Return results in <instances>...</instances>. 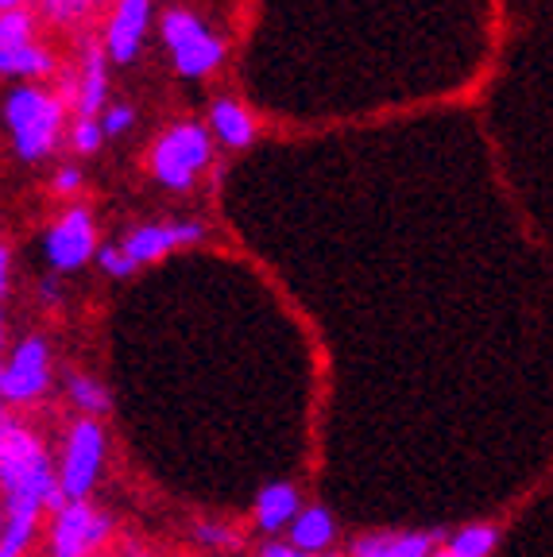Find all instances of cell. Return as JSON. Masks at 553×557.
Segmentation results:
<instances>
[{
  "label": "cell",
  "instance_id": "obj_1",
  "mask_svg": "<svg viewBox=\"0 0 553 557\" xmlns=\"http://www.w3.org/2000/svg\"><path fill=\"white\" fill-rule=\"evenodd\" d=\"M66 94L39 86V82H20L9 89L0 116H4V132L12 139L20 163H47L54 151L66 144V128L74 121Z\"/></svg>",
  "mask_w": 553,
  "mask_h": 557
},
{
  "label": "cell",
  "instance_id": "obj_2",
  "mask_svg": "<svg viewBox=\"0 0 553 557\" xmlns=\"http://www.w3.org/2000/svg\"><path fill=\"white\" fill-rule=\"evenodd\" d=\"M209 163H213V132L198 121H174L171 128L159 132L147 151V174L171 194L194 190Z\"/></svg>",
  "mask_w": 553,
  "mask_h": 557
},
{
  "label": "cell",
  "instance_id": "obj_3",
  "mask_svg": "<svg viewBox=\"0 0 553 557\" xmlns=\"http://www.w3.org/2000/svg\"><path fill=\"white\" fill-rule=\"evenodd\" d=\"M159 39H163L167 54H171V66L179 78L186 82H201L209 74L221 70L225 62V44H221V35L198 16V12L182 9H167L159 16Z\"/></svg>",
  "mask_w": 553,
  "mask_h": 557
},
{
  "label": "cell",
  "instance_id": "obj_4",
  "mask_svg": "<svg viewBox=\"0 0 553 557\" xmlns=\"http://www.w3.org/2000/svg\"><path fill=\"white\" fill-rule=\"evenodd\" d=\"M54 70V54L39 39V12L27 4L0 12V78L44 82Z\"/></svg>",
  "mask_w": 553,
  "mask_h": 557
},
{
  "label": "cell",
  "instance_id": "obj_5",
  "mask_svg": "<svg viewBox=\"0 0 553 557\" xmlns=\"http://www.w3.org/2000/svg\"><path fill=\"white\" fill-rule=\"evenodd\" d=\"M105 457H109V434H105L101 418L82 414L70 426L59 457V487L66 499H89L94 487L101 484Z\"/></svg>",
  "mask_w": 553,
  "mask_h": 557
},
{
  "label": "cell",
  "instance_id": "obj_6",
  "mask_svg": "<svg viewBox=\"0 0 553 557\" xmlns=\"http://www.w3.org/2000/svg\"><path fill=\"white\" fill-rule=\"evenodd\" d=\"M54 383L51 345L39 333L16 341V345L0 357V399L4 407H32L39 403Z\"/></svg>",
  "mask_w": 553,
  "mask_h": 557
},
{
  "label": "cell",
  "instance_id": "obj_7",
  "mask_svg": "<svg viewBox=\"0 0 553 557\" xmlns=\"http://www.w3.org/2000/svg\"><path fill=\"white\" fill-rule=\"evenodd\" d=\"M113 539V519L94 499H66L47 527V557H97Z\"/></svg>",
  "mask_w": 553,
  "mask_h": 557
},
{
  "label": "cell",
  "instance_id": "obj_8",
  "mask_svg": "<svg viewBox=\"0 0 553 557\" xmlns=\"http://www.w3.org/2000/svg\"><path fill=\"white\" fill-rule=\"evenodd\" d=\"M97 225L89 206H70L66 213H59L51 228L44 236V256L51 263V271L59 275H70V271H82L89 260H97Z\"/></svg>",
  "mask_w": 553,
  "mask_h": 557
},
{
  "label": "cell",
  "instance_id": "obj_9",
  "mask_svg": "<svg viewBox=\"0 0 553 557\" xmlns=\"http://www.w3.org/2000/svg\"><path fill=\"white\" fill-rule=\"evenodd\" d=\"M151 20H156V4H151V0H113L109 20H105V35H101L109 62L132 66L147 44Z\"/></svg>",
  "mask_w": 553,
  "mask_h": 557
},
{
  "label": "cell",
  "instance_id": "obj_10",
  "mask_svg": "<svg viewBox=\"0 0 553 557\" xmlns=\"http://www.w3.org/2000/svg\"><path fill=\"white\" fill-rule=\"evenodd\" d=\"M206 240V225L201 221H151V225H136L121 240L124 256H128L136 268L167 260L179 248H191V244Z\"/></svg>",
  "mask_w": 553,
  "mask_h": 557
},
{
  "label": "cell",
  "instance_id": "obj_11",
  "mask_svg": "<svg viewBox=\"0 0 553 557\" xmlns=\"http://www.w3.org/2000/svg\"><path fill=\"white\" fill-rule=\"evenodd\" d=\"M109 66H113V62L105 54V44L89 39V44L82 47L78 74L66 78V86H62L74 116H101L105 109H109Z\"/></svg>",
  "mask_w": 553,
  "mask_h": 557
},
{
  "label": "cell",
  "instance_id": "obj_12",
  "mask_svg": "<svg viewBox=\"0 0 553 557\" xmlns=\"http://www.w3.org/2000/svg\"><path fill=\"white\" fill-rule=\"evenodd\" d=\"M441 542V531H372L353 539L348 557H433Z\"/></svg>",
  "mask_w": 553,
  "mask_h": 557
},
{
  "label": "cell",
  "instance_id": "obj_13",
  "mask_svg": "<svg viewBox=\"0 0 553 557\" xmlns=\"http://www.w3.org/2000/svg\"><path fill=\"white\" fill-rule=\"evenodd\" d=\"M209 132H213V139L221 148L244 151L256 144V116L236 97H217L209 104Z\"/></svg>",
  "mask_w": 553,
  "mask_h": 557
},
{
  "label": "cell",
  "instance_id": "obj_14",
  "mask_svg": "<svg viewBox=\"0 0 553 557\" xmlns=\"http://www.w3.org/2000/svg\"><path fill=\"white\" fill-rule=\"evenodd\" d=\"M298 511H303V496H298L294 484H268L260 496H256V507H251L256 531L268 534V539L291 531V522L298 519Z\"/></svg>",
  "mask_w": 553,
  "mask_h": 557
},
{
  "label": "cell",
  "instance_id": "obj_15",
  "mask_svg": "<svg viewBox=\"0 0 553 557\" xmlns=\"http://www.w3.org/2000/svg\"><path fill=\"white\" fill-rule=\"evenodd\" d=\"M291 546H298V549H306V554H329V549L337 546V539H341V527H337V519H333V511L329 507H321V504H310V507H303L298 511V519L291 522Z\"/></svg>",
  "mask_w": 553,
  "mask_h": 557
},
{
  "label": "cell",
  "instance_id": "obj_16",
  "mask_svg": "<svg viewBox=\"0 0 553 557\" xmlns=\"http://www.w3.org/2000/svg\"><path fill=\"white\" fill-rule=\"evenodd\" d=\"M62 392H66L70 407L78 410V414H89V418H105L109 414V407H113L109 387L89 372H66L62 375Z\"/></svg>",
  "mask_w": 553,
  "mask_h": 557
},
{
  "label": "cell",
  "instance_id": "obj_17",
  "mask_svg": "<svg viewBox=\"0 0 553 557\" xmlns=\"http://www.w3.org/2000/svg\"><path fill=\"white\" fill-rule=\"evenodd\" d=\"M500 539L503 531L495 522H465L445 534V549H453L457 557H492L500 549Z\"/></svg>",
  "mask_w": 553,
  "mask_h": 557
},
{
  "label": "cell",
  "instance_id": "obj_18",
  "mask_svg": "<svg viewBox=\"0 0 553 557\" xmlns=\"http://www.w3.org/2000/svg\"><path fill=\"white\" fill-rule=\"evenodd\" d=\"M105 128H101V116H74L66 128V148L74 151V156H101L105 148Z\"/></svg>",
  "mask_w": 553,
  "mask_h": 557
},
{
  "label": "cell",
  "instance_id": "obj_19",
  "mask_svg": "<svg viewBox=\"0 0 553 557\" xmlns=\"http://www.w3.org/2000/svg\"><path fill=\"white\" fill-rule=\"evenodd\" d=\"M101 0H39V16L54 27H78L94 16Z\"/></svg>",
  "mask_w": 553,
  "mask_h": 557
},
{
  "label": "cell",
  "instance_id": "obj_20",
  "mask_svg": "<svg viewBox=\"0 0 553 557\" xmlns=\"http://www.w3.org/2000/svg\"><path fill=\"white\" fill-rule=\"evenodd\" d=\"M101 128L109 139L124 136V132L136 128V109H132L128 101H109V109L101 113Z\"/></svg>",
  "mask_w": 553,
  "mask_h": 557
},
{
  "label": "cell",
  "instance_id": "obj_21",
  "mask_svg": "<svg viewBox=\"0 0 553 557\" xmlns=\"http://www.w3.org/2000/svg\"><path fill=\"white\" fill-rule=\"evenodd\" d=\"M97 268L105 271V275L109 278H128L132 271H136V263L128 260V256H124V248L121 244H101V248H97Z\"/></svg>",
  "mask_w": 553,
  "mask_h": 557
},
{
  "label": "cell",
  "instance_id": "obj_22",
  "mask_svg": "<svg viewBox=\"0 0 553 557\" xmlns=\"http://www.w3.org/2000/svg\"><path fill=\"white\" fill-rule=\"evenodd\" d=\"M198 542H201V546H209V549H236V546H241V534L229 531V527H221V522H201Z\"/></svg>",
  "mask_w": 553,
  "mask_h": 557
},
{
  "label": "cell",
  "instance_id": "obj_23",
  "mask_svg": "<svg viewBox=\"0 0 553 557\" xmlns=\"http://www.w3.org/2000/svg\"><path fill=\"white\" fill-rule=\"evenodd\" d=\"M54 194H62V198H70V194L82 190V166L78 163H62L59 171H54Z\"/></svg>",
  "mask_w": 553,
  "mask_h": 557
},
{
  "label": "cell",
  "instance_id": "obj_24",
  "mask_svg": "<svg viewBox=\"0 0 553 557\" xmlns=\"http://www.w3.org/2000/svg\"><path fill=\"white\" fill-rule=\"evenodd\" d=\"M260 557H348V554H306V549L291 546V542H279V539H268L260 549Z\"/></svg>",
  "mask_w": 553,
  "mask_h": 557
},
{
  "label": "cell",
  "instance_id": "obj_25",
  "mask_svg": "<svg viewBox=\"0 0 553 557\" xmlns=\"http://www.w3.org/2000/svg\"><path fill=\"white\" fill-rule=\"evenodd\" d=\"M9 290H12V248L0 240V302L9 298Z\"/></svg>",
  "mask_w": 553,
  "mask_h": 557
},
{
  "label": "cell",
  "instance_id": "obj_26",
  "mask_svg": "<svg viewBox=\"0 0 553 557\" xmlns=\"http://www.w3.org/2000/svg\"><path fill=\"white\" fill-rule=\"evenodd\" d=\"M39 298H44L47 306H54L62 298V290H59V278H44V287H39Z\"/></svg>",
  "mask_w": 553,
  "mask_h": 557
},
{
  "label": "cell",
  "instance_id": "obj_27",
  "mask_svg": "<svg viewBox=\"0 0 553 557\" xmlns=\"http://www.w3.org/2000/svg\"><path fill=\"white\" fill-rule=\"evenodd\" d=\"M9 352V322H4V310H0V357Z\"/></svg>",
  "mask_w": 553,
  "mask_h": 557
},
{
  "label": "cell",
  "instance_id": "obj_28",
  "mask_svg": "<svg viewBox=\"0 0 553 557\" xmlns=\"http://www.w3.org/2000/svg\"><path fill=\"white\" fill-rule=\"evenodd\" d=\"M9 407H4V399H0V442H4V434H9Z\"/></svg>",
  "mask_w": 553,
  "mask_h": 557
},
{
  "label": "cell",
  "instance_id": "obj_29",
  "mask_svg": "<svg viewBox=\"0 0 553 557\" xmlns=\"http://www.w3.org/2000/svg\"><path fill=\"white\" fill-rule=\"evenodd\" d=\"M20 4H27V0H0V12H4V9H20Z\"/></svg>",
  "mask_w": 553,
  "mask_h": 557
},
{
  "label": "cell",
  "instance_id": "obj_30",
  "mask_svg": "<svg viewBox=\"0 0 553 557\" xmlns=\"http://www.w3.org/2000/svg\"><path fill=\"white\" fill-rule=\"evenodd\" d=\"M433 557H457V554H453V549H445V542H441V546L433 549Z\"/></svg>",
  "mask_w": 553,
  "mask_h": 557
},
{
  "label": "cell",
  "instance_id": "obj_31",
  "mask_svg": "<svg viewBox=\"0 0 553 557\" xmlns=\"http://www.w3.org/2000/svg\"><path fill=\"white\" fill-rule=\"evenodd\" d=\"M0 539H4V504H0Z\"/></svg>",
  "mask_w": 553,
  "mask_h": 557
}]
</instances>
